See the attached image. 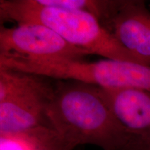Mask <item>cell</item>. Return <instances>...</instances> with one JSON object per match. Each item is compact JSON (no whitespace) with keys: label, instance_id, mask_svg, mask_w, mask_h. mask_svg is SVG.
<instances>
[{"label":"cell","instance_id":"obj_5","mask_svg":"<svg viewBox=\"0 0 150 150\" xmlns=\"http://www.w3.org/2000/svg\"><path fill=\"white\" fill-rule=\"evenodd\" d=\"M95 16L133 55L150 66V11L141 0H97Z\"/></svg>","mask_w":150,"mask_h":150},{"label":"cell","instance_id":"obj_6","mask_svg":"<svg viewBox=\"0 0 150 150\" xmlns=\"http://www.w3.org/2000/svg\"><path fill=\"white\" fill-rule=\"evenodd\" d=\"M88 55L41 24L0 27V58L25 61L84 60Z\"/></svg>","mask_w":150,"mask_h":150},{"label":"cell","instance_id":"obj_3","mask_svg":"<svg viewBox=\"0 0 150 150\" xmlns=\"http://www.w3.org/2000/svg\"><path fill=\"white\" fill-rule=\"evenodd\" d=\"M0 68L74 80L103 88H136L150 92V66L134 62L103 59L25 61L0 58Z\"/></svg>","mask_w":150,"mask_h":150},{"label":"cell","instance_id":"obj_8","mask_svg":"<svg viewBox=\"0 0 150 150\" xmlns=\"http://www.w3.org/2000/svg\"><path fill=\"white\" fill-rule=\"evenodd\" d=\"M76 147L49 127L0 134V150H73Z\"/></svg>","mask_w":150,"mask_h":150},{"label":"cell","instance_id":"obj_7","mask_svg":"<svg viewBox=\"0 0 150 150\" xmlns=\"http://www.w3.org/2000/svg\"><path fill=\"white\" fill-rule=\"evenodd\" d=\"M101 89L128 135L131 150H150V92L136 88Z\"/></svg>","mask_w":150,"mask_h":150},{"label":"cell","instance_id":"obj_1","mask_svg":"<svg viewBox=\"0 0 150 150\" xmlns=\"http://www.w3.org/2000/svg\"><path fill=\"white\" fill-rule=\"evenodd\" d=\"M50 126L75 145L103 150H131V141L97 86L57 80L47 110Z\"/></svg>","mask_w":150,"mask_h":150},{"label":"cell","instance_id":"obj_4","mask_svg":"<svg viewBox=\"0 0 150 150\" xmlns=\"http://www.w3.org/2000/svg\"><path fill=\"white\" fill-rule=\"evenodd\" d=\"M56 79L0 68V134L50 126L47 110Z\"/></svg>","mask_w":150,"mask_h":150},{"label":"cell","instance_id":"obj_2","mask_svg":"<svg viewBox=\"0 0 150 150\" xmlns=\"http://www.w3.org/2000/svg\"><path fill=\"white\" fill-rule=\"evenodd\" d=\"M0 18L1 22L45 26L88 54L145 65L120 44L88 11L52 6L38 0H1Z\"/></svg>","mask_w":150,"mask_h":150}]
</instances>
